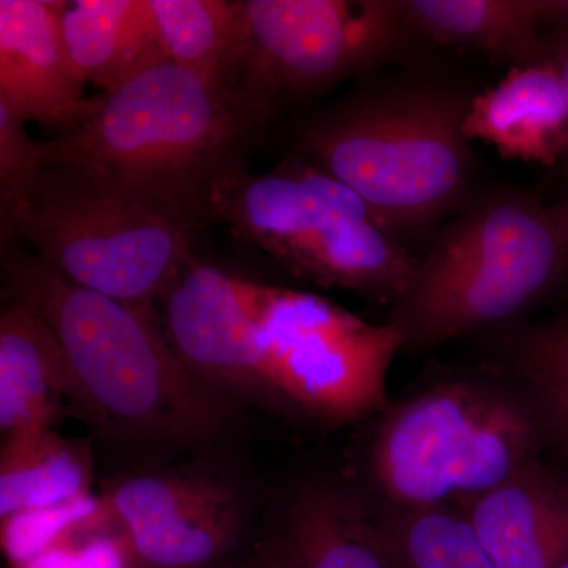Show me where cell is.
Segmentation results:
<instances>
[{
  "label": "cell",
  "mask_w": 568,
  "mask_h": 568,
  "mask_svg": "<svg viewBox=\"0 0 568 568\" xmlns=\"http://www.w3.org/2000/svg\"><path fill=\"white\" fill-rule=\"evenodd\" d=\"M2 265L14 301L58 336L82 417L111 435L183 446L222 432L233 398L183 364L155 313L80 286L17 244L2 245Z\"/></svg>",
  "instance_id": "1"
},
{
  "label": "cell",
  "mask_w": 568,
  "mask_h": 568,
  "mask_svg": "<svg viewBox=\"0 0 568 568\" xmlns=\"http://www.w3.org/2000/svg\"><path fill=\"white\" fill-rule=\"evenodd\" d=\"M470 99L433 78L377 82L305 122L297 156L349 186L406 244L473 196Z\"/></svg>",
  "instance_id": "2"
},
{
  "label": "cell",
  "mask_w": 568,
  "mask_h": 568,
  "mask_svg": "<svg viewBox=\"0 0 568 568\" xmlns=\"http://www.w3.org/2000/svg\"><path fill=\"white\" fill-rule=\"evenodd\" d=\"M547 447L536 402L504 366L448 368L377 414L362 491L379 511L463 506Z\"/></svg>",
  "instance_id": "3"
},
{
  "label": "cell",
  "mask_w": 568,
  "mask_h": 568,
  "mask_svg": "<svg viewBox=\"0 0 568 568\" xmlns=\"http://www.w3.org/2000/svg\"><path fill=\"white\" fill-rule=\"evenodd\" d=\"M567 284L568 242L549 205L499 186L470 196L436 231L386 323L403 353H426L521 323Z\"/></svg>",
  "instance_id": "4"
},
{
  "label": "cell",
  "mask_w": 568,
  "mask_h": 568,
  "mask_svg": "<svg viewBox=\"0 0 568 568\" xmlns=\"http://www.w3.org/2000/svg\"><path fill=\"white\" fill-rule=\"evenodd\" d=\"M257 123L222 84L163 62L88 99L70 130L37 140L40 166L81 164L151 194L194 230L209 186Z\"/></svg>",
  "instance_id": "5"
},
{
  "label": "cell",
  "mask_w": 568,
  "mask_h": 568,
  "mask_svg": "<svg viewBox=\"0 0 568 568\" xmlns=\"http://www.w3.org/2000/svg\"><path fill=\"white\" fill-rule=\"evenodd\" d=\"M192 224L93 168L43 164L0 194L2 245L28 244L71 282L142 312L192 254Z\"/></svg>",
  "instance_id": "6"
},
{
  "label": "cell",
  "mask_w": 568,
  "mask_h": 568,
  "mask_svg": "<svg viewBox=\"0 0 568 568\" xmlns=\"http://www.w3.org/2000/svg\"><path fill=\"white\" fill-rule=\"evenodd\" d=\"M209 222L267 253L317 286L392 305L406 293L417 256L349 186L301 156L250 173L245 160L209 186Z\"/></svg>",
  "instance_id": "7"
},
{
  "label": "cell",
  "mask_w": 568,
  "mask_h": 568,
  "mask_svg": "<svg viewBox=\"0 0 568 568\" xmlns=\"http://www.w3.org/2000/svg\"><path fill=\"white\" fill-rule=\"evenodd\" d=\"M410 33L402 0H244L223 85L260 125L286 103L390 62Z\"/></svg>",
  "instance_id": "8"
},
{
  "label": "cell",
  "mask_w": 568,
  "mask_h": 568,
  "mask_svg": "<svg viewBox=\"0 0 568 568\" xmlns=\"http://www.w3.org/2000/svg\"><path fill=\"white\" fill-rule=\"evenodd\" d=\"M260 327L276 406L346 425L377 416L388 399V373L403 338L390 324H369L305 291L239 280Z\"/></svg>",
  "instance_id": "9"
},
{
  "label": "cell",
  "mask_w": 568,
  "mask_h": 568,
  "mask_svg": "<svg viewBox=\"0 0 568 568\" xmlns=\"http://www.w3.org/2000/svg\"><path fill=\"white\" fill-rule=\"evenodd\" d=\"M100 497L133 568H224L256 545H246L244 499L220 478L134 474L111 481Z\"/></svg>",
  "instance_id": "10"
},
{
  "label": "cell",
  "mask_w": 568,
  "mask_h": 568,
  "mask_svg": "<svg viewBox=\"0 0 568 568\" xmlns=\"http://www.w3.org/2000/svg\"><path fill=\"white\" fill-rule=\"evenodd\" d=\"M239 280L192 256L159 295L162 327L183 364L224 394L272 398L260 327Z\"/></svg>",
  "instance_id": "11"
},
{
  "label": "cell",
  "mask_w": 568,
  "mask_h": 568,
  "mask_svg": "<svg viewBox=\"0 0 568 568\" xmlns=\"http://www.w3.org/2000/svg\"><path fill=\"white\" fill-rule=\"evenodd\" d=\"M65 2L0 0V102L61 134L88 106L62 29Z\"/></svg>",
  "instance_id": "12"
},
{
  "label": "cell",
  "mask_w": 568,
  "mask_h": 568,
  "mask_svg": "<svg viewBox=\"0 0 568 568\" xmlns=\"http://www.w3.org/2000/svg\"><path fill=\"white\" fill-rule=\"evenodd\" d=\"M264 540L282 568H395L376 508L342 481L301 485Z\"/></svg>",
  "instance_id": "13"
},
{
  "label": "cell",
  "mask_w": 568,
  "mask_h": 568,
  "mask_svg": "<svg viewBox=\"0 0 568 568\" xmlns=\"http://www.w3.org/2000/svg\"><path fill=\"white\" fill-rule=\"evenodd\" d=\"M497 568H558L568 558V473L540 458L463 504Z\"/></svg>",
  "instance_id": "14"
},
{
  "label": "cell",
  "mask_w": 568,
  "mask_h": 568,
  "mask_svg": "<svg viewBox=\"0 0 568 568\" xmlns=\"http://www.w3.org/2000/svg\"><path fill=\"white\" fill-rule=\"evenodd\" d=\"M465 134L470 142H487L503 159L560 166L568 152V104L556 67H514L473 95Z\"/></svg>",
  "instance_id": "15"
},
{
  "label": "cell",
  "mask_w": 568,
  "mask_h": 568,
  "mask_svg": "<svg viewBox=\"0 0 568 568\" xmlns=\"http://www.w3.org/2000/svg\"><path fill=\"white\" fill-rule=\"evenodd\" d=\"M73 384L61 343L47 321L20 301L0 315L2 437L51 428Z\"/></svg>",
  "instance_id": "16"
},
{
  "label": "cell",
  "mask_w": 568,
  "mask_h": 568,
  "mask_svg": "<svg viewBox=\"0 0 568 568\" xmlns=\"http://www.w3.org/2000/svg\"><path fill=\"white\" fill-rule=\"evenodd\" d=\"M62 29L78 73L103 92L168 62L149 0L65 2Z\"/></svg>",
  "instance_id": "17"
},
{
  "label": "cell",
  "mask_w": 568,
  "mask_h": 568,
  "mask_svg": "<svg viewBox=\"0 0 568 568\" xmlns=\"http://www.w3.org/2000/svg\"><path fill=\"white\" fill-rule=\"evenodd\" d=\"M414 33L514 67L549 62L537 0H402Z\"/></svg>",
  "instance_id": "18"
},
{
  "label": "cell",
  "mask_w": 568,
  "mask_h": 568,
  "mask_svg": "<svg viewBox=\"0 0 568 568\" xmlns=\"http://www.w3.org/2000/svg\"><path fill=\"white\" fill-rule=\"evenodd\" d=\"M92 481L89 447L52 426L2 437L0 519L91 496Z\"/></svg>",
  "instance_id": "19"
},
{
  "label": "cell",
  "mask_w": 568,
  "mask_h": 568,
  "mask_svg": "<svg viewBox=\"0 0 568 568\" xmlns=\"http://www.w3.org/2000/svg\"><path fill=\"white\" fill-rule=\"evenodd\" d=\"M495 336L496 364L517 377L544 418L548 447L568 473V298L562 308L537 323H517Z\"/></svg>",
  "instance_id": "20"
},
{
  "label": "cell",
  "mask_w": 568,
  "mask_h": 568,
  "mask_svg": "<svg viewBox=\"0 0 568 568\" xmlns=\"http://www.w3.org/2000/svg\"><path fill=\"white\" fill-rule=\"evenodd\" d=\"M168 62L223 85L241 43L244 0H149Z\"/></svg>",
  "instance_id": "21"
},
{
  "label": "cell",
  "mask_w": 568,
  "mask_h": 568,
  "mask_svg": "<svg viewBox=\"0 0 568 568\" xmlns=\"http://www.w3.org/2000/svg\"><path fill=\"white\" fill-rule=\"evenodd\" d=\"M376 511L395 568H497L462 506Z\"/></svg>",
  "instance_id": "22"
},
{
  "label": "cell",
  "mask_w": 568,
  "mask_h": 568,
  "mask_svg": "<svg viewBox=\"0 0 568 568\" xmlns=\"http://www.w3.org/2000/svg\"><path fill=\"white\" fill-rule=\"evenodd\" d=\"M102 499L99 493L62 506L22 511L0 519V545L10 567L20 566L55 541L84 528L99 517Z\"/></svg>",
  "instance_id": "23"
},
{
  "label": "cell",
  "mask_w": 568,
  "mask_h": 568,
  "mask_svg": "<svg viewBox=\"0 0 568 568\" xmlns=\"http://www.w3.org/2000/svg\"><path fill=\"white\" fill-rule=\"evenodd\" d=\"M13 568H133L125 538L102 514Z\"/></svg>",
  "instance_id": "24"
},
{
  "label": "cell",
  "mask_w": 568,
  "mask_h": 568,
  "mask_svg": "<svg viewBox=\"0 0 568 568\" xmlns=\"http://www.w3.org/2000/svg\"><path fill=\"white\" fill-rule=\"evenodd\" d=\"M37 140L26 130V122L0 102V194L24 185L39 171Z\"/></svg>",
  "instance_id": "25"
},
{
  "label": "cell",
  "mask_w": 568,
  "mask_h": 568,
  "mask_svg": "<svg viewBox=\"0 0 568 568\" xmlns=\"http://www.w3.org/2000/svg\"><path fill=\"white\" fill-rule=\"evenodd\" d=\"M549 62L558 70L560 84L566 93L568 104V28L556 29L547 32ZM564 178L568 181V152L560 164Z\"/></svg>",
  "instance_id": "26"
},
{
  "label": "cell",
  "mask_w": 568,
  "mask_h": 568,
  "mask_svg": "<svg viewBox=\"0 0 568 568\" xmlns=\"http://www.w3.org/2000/svg\"><path fill=\"white\" fill-rule=\"evenodd\" d=\"M224 568H282V566H280L274 549L268 547L264 538H261L248 555Z\"/></svg>",
  "instance_id": "27"
},
{
  "label": "cell",
  "mask_w": 568,
  "mask_h": 568,
  "mask_svg": "<svg viewBox=\"0 0 568 568\" xmlns=\"http://www.w3.org/2000/svg\"><path fill=\"white\" fill-rule=\"evenodd\" d=\"M556 222H558L560 231L566 235L568 242V192L566 196L560 197L555 204L549 205Z\"/></svg>",
  "instance_id": "28"
},
{
  "label": "cell",
  "mask_w": 568,
  "mask_h": 568,
  "mask_svg": "<svg viewBox=\"0 0 568 568\" xmlns=\"http://www.w3.org/2000/svg\"><path fill=\"white\" fill-rule=\"evenodd\" d=\"M558 568H568V558Z\"/></svg>",
  "instance_id": "29"
}]
</instances>
